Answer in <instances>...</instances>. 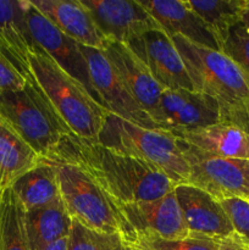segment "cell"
<instances>
[{
  "mask_svg": "<svg viewBox=\"0 0 249 250\" xmlns=\"http://www.w3.org/2000/svg\"><path fill=\"white\" fill-rule=\"evenodd\" d=\"M98 142L151 166L176 185L188 183L189 166L182 143L171 131L145 128L109 111Z\"/></svg>",
  "mask_w": 249,
  "mask_h": 250,
  "instance_id": "277c9868",
  "label": "cell"
},
{
  "mask_svg": "<svg viewBox=\"0 0 249 250\" xmlns=\"http://www.w3.org/2000/svg\"><path fill=\"white\" fill-rule=\"evenodd\" d=\"M27 81L11 63V61L0 51V92L17 90L26 85Z\"/></svg>",
  "mask_w": 249,
  "mask_h": 250,
  "instance_id": "f1b7e54d",
  "label": "cell"
},
{
  "mask_svg": "<svg viewBox=\"0 0 249 250\" xmlns=\"http://www.w3.org/2000/svg\"><path fill=\"white\" fill-rule=\"evenodd\" d=\"M0 115L43 159L71 133L36 78L21 89L0 92Z\"/></svg>",
  "mask_w": 249,
  "mask_h": 250,
  "instance_id": "5b68a950",
  "label": "cell"
},
{
  "mask_svg": "<svg viewBox=\"0 0 249 250\" xmlns=\"http://www.w3.org/2000/svg\"><path fill=\"white\" fill-rule=\"evenodd\" d=\"M68 250H139L122 234L89 229L72 220Z\"/></svg>",
  "mask_w": 249,
  "mask_h": 250,
  "instance_id": "d4e9b609",
  "label": "cell"
},
{
  "mask_svg": "<svg viewBox=\"0 0 249 250\" xmlns=\"http://www.w3.org/2000/svg\"><path fill=\"white\" fill-rule=\"evenodd\" d=\"M0 193H1V189H0Z\"/></svg>",
  "mask_w": 249,
  "mask_h": 250,
  "instance_id": "836d02e7",
  "label": "cell"
},
{
  "mask_svg": "<svg viewBox=\"0 0 249 250\" xmlns=\"http://www.w3.org/2000/svg\"><path fill=\"white\" fill-rule=\"evenodd\" d=\"M103 51L132 98L161 128L159 125V105L164 88L151 75L145 61L139 58L129 45L110 39L106 41Z\"/></svg>",
  "mask_w": 249,
  "mask_h": 250,
  "instance_id": "7c38bea8",
  "label": "cell"
},
{
  "mask_svg": "<svg viewBox=\"0 0 249 250\" xmlns=\"http://www.w3.org/2000/svg\"><path fill=\"white\" fill-rule=\"evenodd\" d=\"M42 159L0 115V189L11 188Z\"/></svg>",
  "mask_w": 249,
  "mask_h": 250,
  "instance_id": "ffe728a7",
  "label": "cell"
},
{
  "mask_svg": "<svg viewBox=\"0 0 249 250\" xmlns=\"http://www.w3.org/2000/svg\"><path fill=\"white\" fill-rule=\"evenodd\" d=\"M217 250H249V246H247L237 234H234L229 238L221 241Z\"/></svg>",
  "mask_w": 249,
  "mask_h": 250,
  "instance_id": "f546056e",
  "label": "cell"
},
{
  "mask_svg": "<svg viewBox=\"0 0 249 250\" xmlns=\"http://www.w3.org/2000/svg\"><path fill=\"white\" fill-rule=\"evenodd\" d=\"M226 211L234 233L249 246V202L248 200L231 198L220 202Z\"/></svg>",
  "mask_w": 249,
  "mask_h": 250,
  "instance_id": "83f0119b",
  "label": "cell"
},
{
  "mask_svg": "<svg viewBox=\"0 0 249 250\" xmlns=\"http://www.w3.org/2000/svg\"><path fill=\"white\" fill-rule=\"evenodd\" d=\"M45 160L55 167L61 200L71 219L89 229L120 233L129 242L127 227L114 202L87 173L65 161Z\"/></svg>",
  "mask_w": 249,
  "mask_h": 250,
  "instance_id": "8992f818",
  "label": "cell"
},
{
  "mask_svg": "<svg viewBox=\"0 0 249 250\" xmlns=\"http://www.w3.org/2000/svg\"><path fill=\"white\" fill-rule=\"evenodd\" d=\"M102 33L110 41L131 46L148 32L161 28L139 0H81ZM164 31V29H163Z\"/></svg>",
  "mask_w": 249,
  "mask_h": 250,
  "instance_id": "8fae6325",
  "label": "cell"
},
{
  "mask_svg": "<svg viewBox=\"0 0 249 250\" xmlns=\"http://www.w3.org/2000/svg\"><path fill=\"white\" fill-rule=\"evenodd\" d=\"M188 71L194 90L209 95L219 105L221 124L249 133V78L222 51L171 37Z\"/></svg>",
  "mask_w": 249,
  "mask_h": 250,
  "instance_id": "7a4b0ae2",
  "label": "cell"
},
{
  "mask_svg": "<svg viewBox=\"0 0 249 250\" xmlns=\"http://www.w3.org/2000/svg\"><path fill=\"white\" fill-rule=\"evenodd\" d=\"M80 46L87 60L93 89L103 106L107 111L132 124L145 128L161 129L132 98L104 51L81 44Z\"/></svg>",
  "mask_w": 249,
  "mask_h": 250,
  "instance_id": "30bf717a",
  "label": "cell"
},
{
  "mask_svg": "<svg viewBox=\"0 0 249 250\" xmlns=\"http://www.w3.org/2000/svg\"><path fill=\"white\" fill-rule=\"evenodd\" d=\"M62 33L81 45L104 50L107 38L81 0H29Z\"/></svg>",
  "mask_w": 249,
  "mask_h": 250,
  "instance_id": "2e32d148",
  "label": "cell"
},
{
  "mask_svg": "<svg viewBox=\"0 0 249 250\" xmlns=\"http://www.w3.org/2000/svg\"><path fill=\"white\" fill-rule=\"evenodd\" d=\"M246 9H249V0H246Z\"/></svg>",
  "mask_w": 249,
  "mask_h": 250,
  "instance_id": "d6a6232c",
  "label": "cell"
},
{
  "mask_svg": "<svg viewBox=\"0 0 249 250\" xmlns=\"http://www.w3.org/2000/svg\"><path fill=\"white\" fill-rule=\"evenodd\" d=\"M208 26L221 51L229 32L241 22L246 0H183Z\"/></svg>",
  "mask_w": 249,
  "mask_h": 250,
  "instance_id": "603a6c76",
  "label": "cell"
},
{
  "mask_svg": "<svg viewBox=\"0 0 249 250\" xmlns=\"http://www.w3.org/2000/svg\"><path fill=\"white\" fill-rule=\"evenodd\" d=\"M68 246H70V237H66L42 250H68Z\"/></svg>",
  "mask_w": 249,
  "mask_h": 250,
  "instance_id": "4dcf8cb0",
  "label": "cell"
},
{
  "mask_svg": "<svg viewBox=\"0 0 249 250\" xmlns=\"http://www.w3.org/2000/svg\"><path fill=\"white\" fill-rule=\"evenodd\" d=\"M36 48L24 15V0H0V51L27 82L33 81L29 53Z\"/></svg>",
  "mask_w": 249,
  "mask_h": 250,
  "instance_id": "e0dca14e",
  "label": "cell"
},
{
  "mask_svg": "<svg viewBox=\"0 0 249 250\" xmlns=\"http://www.w3.org/2000/svg\"><path fill=\"white\" fill-rule=\"evenodd\" d=\"M12 192L26 211L46 207L61 199L56 170L49 160L41 163L14 183Z\"/></svg>",
  "mask_w": 249,
  "mask_h": 250,
  "instance_id": "7402d4cb",
  "label": "cell"
},
{
  "mask_svg": "<svg viewBox=\"0 0 249 250\" xmlns=\"http://www.w3.org/2000/svg\"><path fill=\"white\" fill-rule=\"evenodd\" d=\"M221 51L232 59L249 78V34L241 23L231 29Z\"/></svg>",
  "mask_w": 249,
  "mask_h": 250,
  "instance_id": "4316f807",
  "label": "cell"
},
{
  "mask_svg": "<svg viewBox=\"0 0 249 250\" xmlns=\"http://www.w3.org/2000/svg\"><path fill=\"white\" fill-rule=\"evenodd\" d=\"M239 23L243 26V28L246 29L247 33L249 34V9H244L243 14H242L241 17V22Z\"/></svg>",
  "mask_w": 249,
  "mask_h": 250,
  "instance_id": "1f68e13d",
  "label": "cell"
},
{
  "mask_svg": "<svg viewBox=\"0 0 249 250\" xmlns=\"http://www.w3.org/2000/svg\"><path fill=\"white\" fill-rule=\"evenodd\" d=\"M0 250H31L26 209L11 188L0 193Z\"/></svg>",
  "mask_w": 249,
  "mask_h": 250,
  "instance_id": "cb8c5ba5",
  "label": "cell"
},
{
  "mask_svg": "<svg viewBox=\"0 0 249 250\" xmlns=\"http://www.w3.org/2000/svg\"><path fill=\"white\" fill-rule=\"evenodd\" d=\"M45 159L80 167L114 204L146 202L168 194L177 185L151 166L100 144L68 133Z\"/></svg>",
  "mask_w": 249,
  "mask_h": 250,
  "instance_id": "6da1fadb",
  "label": "cell"
},
{
  "mask_svg": "<svg viewBox=\"0 0 249 250\" xmlns=\"http://www.w3.org/2000/svg\"><path fill=\"white\" fill-rule=\"evenodd\" d=\"M26 229L31 250H42L70 237L72 219L62 200L26 211Z\"/></svg>",
  "mask_w": 249,
  "mask_h": 250,
  "instance_id": "44dd1931",
  "label": "cell"
},
{
  "mask_svg": "<svg viewBox=\"0 0 249 250\" xmlns=\"http://www.w3.org/2000/svg\"><path fill=\"white\" fill-rule=\"evenodd\" d=\"M139 2L170 38L178 34L193 43L219 50L207 24L188 9L183 0H139Z\"/></svg>",
  "mask_w": 249,
  "mask_h": 250,
  "instance_id": "ac0fdd59",
  "label": "cell"
},
{
  "mask_svg": "<svg viewBox=\"0 0 249 250\" xmlns=\"http://www.w3.org/2000/svg\"><path fill=\"white\" fill-rule=\"evenodd\" d=\"M131 48L145 61L151 75L164 89L194 90L177 48L163 29L148 32Z\"/></svg>",
  "mask_w": 249,
  "mask_h": 250,
  "instance_id": "9a60e30c",
  "label": "cell"
},
{
  "mask_svg": "<svg viewBox=\"0 0 249 250\" xmlns=\"http://www.w3.org/2000/svg\"><path fill=\"white\" fill-rule=\"evenodd\" d=\"M172 133L199 153L219 158L249 160V133L239 127L216 124L194 131Z\"/></svg>",
  "mask_w": 249,
  "mask_h": 250,
  "instance_id": "d6986e66",
  "label": "cell"
},
{
  "mask_svg": "<svg viewBox=\"0 0 249 250\" xmlns=\"http://www.w3.org/2000/svg\"><path fill=\"white\" fill-rule=\"evenodd\" d=\"M127 227L129 242L139 234L163 239H183L189 237L183 215L178 207L175 190L154 200L115 204Z\"/></svg>",
  "mask_w": 249,
  "mask_h": 250,
  "instance_id": "ba28073f",
  "label": "cell"
},
{
  "mask_svg": "<svg viewBox=\"0 0 249 250\" xmlns=\"http://www.w3.org/2000/svg\"><path fill=\"white\" fill-rule=\"evenodd\" d=\"M221 124L217 103L197 90L164 89L159 105V125L171 132L194 131Z\"/></svg>",
  "mask_w": 249,
  "mask_h": 250,
  "instance_id": "4fadbf2b",
  "label": "cell"
},
{
  "mask_svg": "<svg viewBox=\"0 0 249 250\" xmlns=\"http://www.w3.org/2000/svg\"><path fill=\"white\" fill-rule=\"evenodd\" d=\"M24 15L34 45L43 49L63 71L80 81L92 97L100 103L97 93L93 89L87 60L81 50L80 44L54 26L29 0H24Z\"/></svg>",
  "mask_w": 249,
  "mask_h": 250,
  "instance_id": "9c48e42d",
  "label": "cell"
},
{
  "mask_svg": "<svg viewBox=\"0 0 249 250\" xmlns=\"http://www.w3.org/2000/svg\"><path fill=\"white\" fill-rule=\"evenodd\" d=\"M175 195L189 234L224 241L234 229L220 202L190 185H177Z\"/></svg>",
  "mask_w": 249,
  "mask_h": 250,
  "instance_id": "5bb4252c",
  "label": "cell"
},
{
  "mask_svg": "<svg viewBox=\"0 0 249 250\" xmlns=\"http://www.w3.org/2000/svg\"><path fill=\"white\" fill-rule=\"evenodd\" d=\"M220 243L221 241L194 234H189V237L183 239H163L139 234L132 242L139 250H217Z\"/></svg>",
  "mask_w": 249,
  "mask_h": 250,
  "instance_id": "484cf974",
  "label": "cell"
},
{
  "mask_svg": "<svg viewBox=\"0 0 249 250\" xmlns=\"http://www.w3.org/2000/svg\"><path fill=\"white\" fill-rule=\"evenodd\" d=\"M29 63L37 83L71 133L83 139L98 141L109 111L43 49L38 46L32 49Z\"/></svg>",
  "mask_w": 249,
  "mask_h": 250,
  "instance_id": "3957f363",
  "label": "cell"
},
{
  "mask_svg": "<svg viewBox=\"0 0 249 250\" xmlns=\"http://www.w3.org/2000/svg\"><path fill=\"white\" fill-rule=\"evenodd\" d=\"M248 202H249V200H248Z\"/></svg>",
  "mask_w": 249,
  "mask_h": 250,
  "instance_id": "e575fe53",
  "label": "cell"
},
{
  "mask_svg": "<svg viewBox=\"0 0 249 250\" xmlns=\"http://www.w3.org/2000/svg\"><path fill=\"white\" fill-rule=\"evenodd\" d=\"M181 143L189 166L187 185L204 190L217 202L231 198L249 200V160L207 155Z\"/></svg>",
  "mask_w": 249,
  "mask_h": 250,
  "instance_id": "52a82bcc",
  "label": "cell"
}]
</instances>
